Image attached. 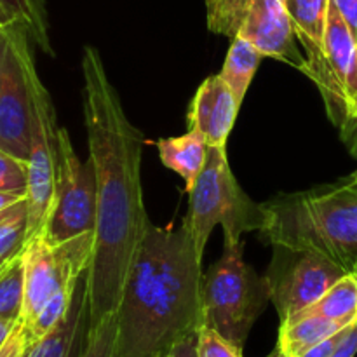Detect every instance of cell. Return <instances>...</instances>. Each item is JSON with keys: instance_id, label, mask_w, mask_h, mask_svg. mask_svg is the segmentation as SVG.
<instances>
[{"instance_id": "obj_36", "label": "cell", "mask_w": 357, "mask_h": 357, "mask_svg": "<svg viewBox=\"0 0 357 357\" xmlns=\"http://www.w3.org/2000/svg\"><path fill=\"white\" fill-rule=\"evenodd\" d=\"M160 357H173V351L167 352V354H164V356H160Z\"/></svg>"}, {"instance_id": "obj_28", "label": "cell", "mask_w": 357, "mask_h": 357, "mask_svg": "<svg viewBox=\"0 0 357 357\" xmlns=\"http://www.w3.org/2000/svg\"><path fill=\"white\" fill-rule=\"evenodd\" d=\"M357 354V321L349 326V331L345 333V337L342 338V342L338 344V347L335 349V352L331 357H354Z\"/></svg>"}, {"instance_id": "obj_21", "label": "cell", "mask_w": 357, "mask_h": 357, "mask_svg": "<svg viewBox=\"0 0 357 357\" xmlns=\"http://www.w3.org/2000/svg\"><path fill=\"white\" fill-rule=\"evenodd\" d=\"M77 284H79V282H77ZM77 284L66 286V288L59 289L54 296H51V298L44 303V307L38 310L37 316H35L26 326H23L24 335H26L28 347L33 345L35 342L40 340V338H44L49 331L54 330V328L61 323V319L66 316L70 305H72Z\"/></svg>"}, {"instance_id": "obj_1", "label": "cell", "mask_w": 357, "mask_h": 357, "mask_svg": "<svg viewBox=\"0 0 357 357\" xmlns=\"http://www.w3.org/2000/svg\"><path fill=\"white\" fill-rule=\"evenodd\" d=\"M82 108L96 178L94 253L86 272L91 324L117 312L126 279L150 227L143 202V135L126 114L100 51H82Z\"/></svg>"}, {"instance_id": "obj_24", "label": "cell", "mask_w": 357, "mask_h": 357, "mask_svg": "<svg viewBox=\"0 0 357 357\" xmlns=\"http://www.w3.org/2000/svg\"><path fill=\"white\" fill-rule=\"evenodd\" d=\"M28 162L0 149V192L26 195Z\"/></svg>"}, {"instance_id": "obj_29", "label": "cell", "mask_w": 357, "mask_h": 357, "mask_svg": "<svg viewBox=\"0 0 357 357\" xmlns=\"http://www.w3.org/2000/svg\"><path fill=\"white\" fill-rule=\"evenodd\" d=\"M335 3L357 42V0H335Z\"/></svg>"}, {"instance_id": "obj_19", "label": "cell", "mask_w": 357, "mask_h": 357, "mask_svg": "<svg viewBox=\"0 0 357 357\" xmlns=\"http://www.w3.org/2000/svg\"><path fill=\"white\" fill-rule=\"evenodd\" d=\"M261 58H265V56L246 38H232V44H230L229 52H227L225 63H223L220 75L225 80L229 89L232 91L239 108L243 105L248 89H250L251 80H253L255 73L260 66Z\"/></svg>"}, {"instance_id": "obj_5", "label": "cell", "mask_w": 357, "mask_h": 357, "mask_svg": "<svg viewBox=\"0 0 357 357\" xmlns=\"http://www.w3.org/2000/svg\"><path fill=\"white\" fill-rule=\"evenodd\" d=\"M204 324L243 349L271 303V286L244 261V243H223V255L202 281Z\"/></svg>"}, {"instance_id": "obj_8", "label": "cell", "mask_w": 357, "mask_h": 357, "mask_svg": "<svg viewBox=\"0 0 357 357\" xmlns=\"http://www.w3.org/2000/svg\"><path fill=\"white\" fill-rule=\"evenodd\" d=\"M28 86L31 98V145L28 157L26 241L44 230L51 211L59 135L54 105L38 77L35 59L28 65Z\"/></svg>"}, {"instance_id": "obj_11", "label": "cell", "mask_w": 357, "mask_h": 357, "mask_svg": "<svg viewBox=\"0 0 357 357\" xmlns=\"http://www.w3.org/2000/svg\"><path fill=\"white\" fill-rule=\"evenodd\" d=\"M345 274V268L323 255L274 248V261L265 278L271 303L286 321L316 303Z\"/></svg>"}, {"instance_id": "obj_13", "label": "cell", "mask_w": 357, "mask_h": 357, "mask_svg": "<svg viewBox=\"0 0 357 357\" xmlns=\"http://www.w3.org/2000/svg\"><path fill=\"white\" fill-rule=\"evenodd\" d=\"M89 326V300L84 274L77 284L72 305L61 323L44 338L30 345L24 357H80L86 347Z\"/></svg>"}, {"instance_id": "obj_25", "label": "cell", "mask_w": 357, "mask_h": 357, "mask_svg": "<svg viewBox=\"0 0 357 357\" xmlns=\"http://www.w3.org/2000/svg\"><path fill=\"white\" fill-rule=\"evenodd\" d=\"M197 357H243V349L204 324L197 331Z\"/></svg>"}, {"instance_id": "obj_14", "label": "cell", "mask_w": 357, "mask_h": 357, "mask_svg": "<svg viewBox=\"0 0 357 357\" xmlns=\"http://www.w3.org/2000/svg\"><path fill=\"white\" fill-rule=\"evenodd\" d=\"M155 145L164 166L180 174L187 192H190L197 178L201 176L208 159L209 146L204 136L195 129H188V132L181 136L157 139Z\"/></svg>"}, {"instance_id": "obj_12", "label": "cell", "mask_w": 357, "mask_h": 357, "mask_svg": "<svg viewBox=\"0 0 357 357\" xmlns=\"http://www.w3.org/2000/svg\"><path fill=\"white\" fill-rule=\"evenodd\" d=\"M239 105L222 75H211L199 86L187 114L188 129L204 136L208 146L227 149V139L236 124Z\"/></svg>"}, {"instance_id": "obj_16", "label": "cell", "mask_w": 357, "mask_h": 357, "mask_svg": "<svg viewBox=\"0 0 357 357\" xmlns=\"http://www.w3.org/2000/svg\"><path fill=\"white\" fill-rule=\"evenodd\" d=\"M351 326V324H349ZM344 324L319 316H295L281 321L278 347L286 357H300L314 345L342 331Z\"/></svg>"}, {"instance_id": "obj_15", "label": "cell", "mask_w": 357, "mask_h": 357, "mask_svg": "<svg viewBox=\"0 0 357 357\" xmlns=\"http://www.w3.org/2000/svg\"><path fill=\"white\" fill-rule=\"evenodd\" d=\"M296 40L305 49V65L324 58V31L331 0H284Z\"/></svg>"}, {"instance_id": "obj_10", "label": "cell", "mask_w": 357, "mask_h": 357, "mask_svg": "<svg viewBox=\"0 0 357 357\" xmlns=\"http://www.w3.org/2000/svg\"><path fill=\"white\" fill-rule=\"evenodd\" d=\"M31 44L21 28H0V149L26 162L31 145Z\"/></svg>"}, {"instance_id": "obj_37", "label": "cell", "mask_w": 357, "mask_h": 357, "mask_svg": "<svg viewBox=\"0 0 357 357\" xmlns=\"http://www.w3.org/2000/svg\"><path fill=\"white\" fill-rule=\"evenodd\" d=\"M352 272H356V274H357V265H356V268H354V271H352Z\"/></svg>"}, {"instance_id": "obj_31", "label": "cell", "mask_w": 357, "mask_h": 357, "mask_svg": "<svg viewBox=\"0 0 357 357\" xmlns=\"http://www.w3.org/2000/svg\"><path fill=\"white\" fill-rule=\"evenodd\" d=\"M349 119H351V128H349V132L344 138L351 143V139H354V135H357V100H352L349 103ZM349 178L357 183V171H354Z\"/></svg>"}, {"instance_id": "obj_17", "label": "cell", "mask_w": 357, "mask_h": 357, "mask_svg": "<svg viewBox=\"0 0 357 357\" xmlns=\"http://www.w3.org/2000/svg\"><path fill=\"white\" fill-rule=\"evenodd\" d=\"M0 28H21L45 54L54 56L44 0H0Z\"/></svg>"}, {"instance_id": "obj_30", "label": "cell", "mask_w": 357, "mask_h": 357, "mask_svg": "<svg viewBox=\"0 0 357 357\" xmlns=\"http://www.w3.org/2000/svg\"><path fill=\"white\" fill-rule=\"evenodd\" d=\"M173 357H197V335L185 338L173 349Z\"/></svg>"}, {"instance_id": "obj_6", "label": "cell", "mask_w": 357, "mask_h": 357, "mask_svg": "<svg viewBox=\"0 0 357 357\" xmlns=\"http://www.w3.org/2000/svg\"><path fill=\"white\" fill-rule=\"evenodd\" d=\"M213 33L246 38L267 58L305 68L284 0H204Z\"/></svg>"}, {"instance_id": "obj_20", "label": "cell", "mask_w": 357, "mask_h": 357, "mask_svg": "<svg viewBox=\"0 0 357 357\" xmlns=\"http://www.w3.org/2000/svg\"><path fill=\"white\" fill-rule=\"evenodd\" d=\"M24 298L23 250L0 265V319H20Z\"/></svg>"}, {"instance_id": "obj_18", "label": "cell", "mask_w": 357, "mask_h": 357, "mask_svg": "<svg viewBox=\"0 0 357 357\" xmlns=\"http://www.w3.org/2000/svg\"><path fill=\"white\" fill-rule=\"evenodd\" d=\"M295 316H319L349 326L357 321V274L347 272L316 303ZM293 316V317H295Z\"/></svg>"}, {"instance_id": "obj_27", "label": "cell", "mask_w": 357, "mask_h": 357, "mask_svg": "<svg viewBox=\"0 0 357 357\" xmlns=\"http://www.w3.org/2000/svg\"><path fill=\"white\" fill-rule=\"evenodd\" d=\"M347 331H349V326L344 328L342 331H338V333H335L333 337L323 340L321 344L314 345L310 351H307L305 354L300 356V357H331V354H333L335 349L338 347V344H340L342 338L345 337V333H347Z\"/></svg>"}, {"instance_id": "obj_33", "label": "cell", "mask_w": 357, "mask_h": 357, "mask_svg": "<svg viewBox=\"0 0 357 357\" xmlns=\"http://www.w3.org/2000/svg\"><path fill=\"white\" fill-rule=\"evenodd\" d=\"M17 321L16 319H0V347L3 345V342L9 338L10 331L14 330Z\"/></svg>"}, {"instance_id": "obj_22", "label": "cell", "mask_w": 357, "mask_h": 357, "mask_svg": "<svg viewBox=\"0 0 357 357\" xmlns=\"http://www.w3.org/2000/svg\"><path fill=\"white\" fill-rule=\"evenodd\" d=\"M28 208L26 199L17 202L7 218L0 222V264L13 258L26 243Z\"/></svg>"}, {"instance_id": "obj_23", "label": "cell", "mask_w": 357, "mask_h": 357, "mask_svg": "<svg viewBox=\"0 0 357 357\" xmlns=\"http://www.w3.org/2000/svg\"><path fill=\"white\" fill-rule=\"evenodd\" d=\"M115 340H117V312L108 314L100 323L91 324L86 347L80 357H115Z\"/></svg>"}, {"instance_id": "obj_26", "label": "cell", "mask_w": 357, "mask_h": 357, "mask_svg": "<svg viewBox=\"0 0 357 357\" xmlns=\"http://www.w3.org/2000/svg\"><path fill=\"white\" fill-rule=\"evenodd\" d=\"M28 351V342L26 335H24L23 324L17 319L16 326L10 331L9 338L3 342V345L0 347V357H24Z\"/></svg>"}, {"instance_id": "obj_9", "label": "cell", "mask_w": 357, "mask_h": 357, "mask_svg": "<svg viewBox=\"0 0 357 357\" xmlns=\"http://www.w3.org/2000/svg\"><path fill=\"white\" fill-rule=\"evenodd\" d=\"M96 229V178L91 160L79 159L66 129L59 128L58 167L54 195L45 222V239L52 244L65 243Z\"/></svg>"}, {"instance_id": "obj_7", "label": "cell", "mask_w": 357, "mask_h": 357, "mask_svg": "<svg viewBox=\"0 0 357 357\" xmlns=\"http://www.w3.org/2000/svg\"><path fill=\"white\" fill-rule=\"evenodd\" d=\"M94 253V232L52 244L37 234L23 246L24 298L20 323L26 326L51 296L80 281Z\"/></svg>"}, {"instance_id": "obj_35", "label": "cell", "mask_w": 357, "mask_h": 357, "mask_svg": "<svg viewBox=\"0 0 357 357\" xmlns=\"http://www.w3.org/2000/svg\"><path fill=\"white\" fill-rule=\"evenodd\" d=\"M13 208H14V206H13ZM13 208H9V209H6V211H2V213H0V222H2L3 218H7V216H9V213L13 211Z\"/></svg>"}, {"instance_id": "obj_38", "label": "cell", "mask_w": 357, "mask_h": 357, "mask_svg": "<svg viewBox=\"0 0 357 357\" xmlns=\"http://www.w3.org/2000/svg\"><path fill=\"white\" fill-rule=\"evenodd\" d=\"M3 264H6V261H3ZM0 265H2V264H0Z\"/></svg>"}, {"instance_id": "obj_3", "label": "cell", "mask_w": 357, "mask_h": 357, "mask_svg": "<svg viewBox=\"0 0 357 357\" xmlns=\"http://www.w3.org/2000/svg\"><path fill=\"white\" fill-rule=\"evenodd\" d=\"M261 239L274 248L330 258L347 272L357 265V183L351 178L326 187L279 194L264 202Z\"/></svg>"}, {"instance_id": "obj_32", "label": "cell", "mask_w": 357, "mask_h": 357, "mask_svg": "<svg viewBox=\"0 0 357 357\" xmlns=\"http://www.w3.org/2000/svg\"><path fill=\"white\" fill-rule=\"evenodd\" d=\"M24 199H26V195L10 194V192H0V213L13 208V206H16L17 202L24 201Z\"/></svg>"}, {"instance_id": "obj_4", "label": "cell", "mask_w": 357, "mask_h": 357, "mask_svg": "<svg viewBox=\"0 0 357 357\" xmlns=\"http://www.w3.org/2000/svg\"><path fill=\"white\" fill-rule=\"evenodd\" d=\"M188 197L185 222L201 261L216 225H222L223 243H239L243 234L260 232L267 223V209L243 190L230 169L225 149L209 146L204 169Z\"/></svg>"}, {"instance_id": "obj_2", "label": "cell", "mask_w": 357, "mask_h": 357, "mask_svg": "<svg viewBox=\"0 0 357 357\" xmlns=\"http://www.w3.org/2000/svg\"><path fill=\"white\" fill-rule=\"evenodd\" d=\"M202 261L187 222L150 223L117 309L115 357H160L204 326Z\"/></svg>"}, {"instance_id": "obj_34", "label": "cell", "mask_w": 357, "mask_h": 357, "mask_svg": "<svg viewBox=\"0 0 357 357\" xmlns=\"http://www.w3.org/2000/svg\"><path fill=\"white\" fill-rule=\"evenodd\" d=\"M267 357H286V356H284V352H282L281 349H279L278 345H275V349H274V351H272L271 354H268Z\"/></svg>"}]
</instances>
